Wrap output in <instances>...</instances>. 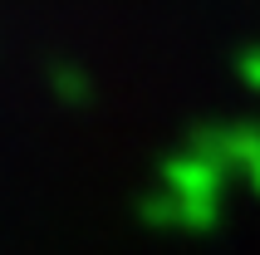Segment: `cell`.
<instances>
[{
  "mask_svg": "<svg viewBox=\"0 0 260 255\" xmlns=\"http://www.w3.org/2000/svg\"><path fill=\"white\" fill-rule=\"evenodd\" d=\"M231 177L221 157V128H197L187 147L162 162V192L143 201L147 226L172 231H211L221 221V182Z\"/></svg>",
  "mask_w": 260,
  "mask_h": 255,
  "instance_id": "obj_1",
  "label": "cell"
},
{
  "mask_svg": "<svg viewBox=\"0 0 260 255\" xmlns=\"http://www.w3.org/2000/svg\"><path fill=\"white\" fill-rule=\"evenodd\" d=\"M236 74L246 79V88H255V93H260V44H255V49H241V59H236Z\"/></svg>",
  "mask_w": 260,
  "mask_h": 255,
  "instance_id": "obj_4",
  "label": "cell"
},
{
  "mask_svg": "<svg viewBox=\"0 0 260 255\" xmlns=\"http://www.w3.org/2000/svg\"><path fill=\"white\" fill-rule=\"evenodd\" d=\"M49 93H54L59 103H69V108H84L88 99H93V79H88V69H79V64H69V59H59V64H49Z\"/></svg>",
  "mask_w": 260,
  "mask_h": 255,
  "instance_id": "obj_3",
  "label": "cell"
},
{
  "mask_svg": "<svg viewBox=\"0 0 260 255\" xmlns=\"http://www.w3.org/2000/svg\"><path fill=\"white\" fill-rule=\"evenodd\" d=\"M221 157L226 167L241 172L250 182V192L260 197V123H231L221 128Z\"/></svg>",
  "mask_w": 260,
  "mask_h": 255,
  "instance_id": "obj_2",
  "label": "cell"
}]
</instances>
